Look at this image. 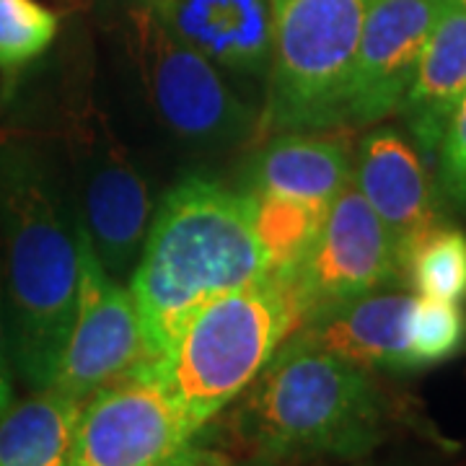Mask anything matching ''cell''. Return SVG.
<instances>
[{
	"instance_id": "obj_1",
	"label": "cell",
	"mask_w": 466,
	"mask_h": 466,
	"mask_svg": "<svg viewBox=\"0 0 466 466\" xmlns=\"http://www.w3.org/2000/svg\"><path fill=\"white\" fill-rule=\"evenodd\" d=\"M0 285L8 350L29 391L55 381L78 299V213L47 150L0 143Z\"/></svg>"
},
{
	"instance_id": "obj_2",
	"label": "cell",
	"mask_w": 466,
	"mask_h": 466,
	"mask_svg": "<svg viewBox=\"0 0 466 466\" xmlns=\"http://www.w3.org/2000/svg\"><path fill=\"white\" fill-rule=\"evenodd\" d=\"M267 278L244 192L210 177H184L150 220L127 288L150 348V366L208 300Z\"/></svg>"
},
{
	"instance_id": "obj_3",
	"label": "cell",
	"mask_w": 466,
	"mask_h": 466,
	"mask_svg": "<svg viewBox=\"0 0 466 466\" xmlns=\"http://www.w3.org/2000/svg\"><path fill=\"white\" fill-rule=\"evenodd\" d=\"M238 400L236 435L267 464L363 459L389 425V400L370 370L293 334Z\"/></svg>"
},
{
	"instance_id": "obj_4",
	"label": "cell",
	"mask_w": 466,
	"mask_h": 466,
	"mask_svg": "<svg viewBox=\"0 0 466 466\" xmlns=\"http://www.w3.org/2000/svg\"><path fill=\"white\" fill-rule=\"evenodd\" d=\"M299 319L275 278L228 290L187 319L150 370L195 431L236 401L262 373Z\"/></svg>"
},
{
	"instance_id": "obj_5",
	"label": "cell",
	"mask_w": 466,
	"mask_h": 466,
	"mask_svg": "<svg viewBox=\"0 0 466 466\" xmlns=\"http://www.w3.org/2000/svg\"><path fill=\"white\" fill-rule=\"evenodd\" d=\"M370 0H280L272 8L265 109L269 133L345 127V104Z\"/></svg>"
},
{
	"instance_id": "obj_6",
	"label": "cell",
	"mask_w": 466,
	"mask_h": 466,
	"mask_svg": "<svg viewBox=\"0 0 466 466\" xmlns=\"http://www.w3.org/2000/svg\"><path fill=\"white\" fill-rule=\"evenodd\" d=\"M125 50L153 119L184 146L223 150L251 137L257 115L231 76L137 3L127 11Z\"/></svg>"
},
{
	"instance_id": "obj_7",
	"label": "cell",
	"mask_w": 466,
	"mask_h": 466,
	"mask_svg": "<svg viewBox=\"0 0 466 466\" xmlns=\"http://www.w3.org/2000/svg\"><path fill=\"white\" fill-rule=\"evenodd\" d=\"M67 466H233L202 449L200 431L150 370L109 383L81 404Z\"/></svg>"
},
{
	"instance_id": "obj_8",
	"label": "cell",
	"mask_w": 466,
	"mask_h": 466,
	"mask_svg": "<svg viewBox=\"0 0 466 466\" xmlns=\"http://www.w3.org/2000/svg\"><path fill=\"white\" fill-rule=\"evenodd\" d=\"M150 368V348L127 283L99 265L78 220V299L50 389L84 404L91 394Z\"/></svg>"
},
{
	"instance_id": "obj_9",
	"label": "cell",
	"mask_w": 466,
	"mask_h": 466,
	"mask_svg": "<svg viewBox=\"0 0 466 466\" xmlns=\"http://www.w3.org/2000/svg\"><path fill=\"white\" fill-rule=\"evenodd\" d=\"M81 208L76 210L99 265L122 283L130 280L153 220L146 174L119 143L109 119L88 106L76 143Z\"/></svg>"
},
{
	"instance_id": "obj_10",
	"label": "cell",
	"mask_w": 466,
	"mask_h": 466,
	"mask_svg": "<svg viewBox=\"0 0 466 466\" xmlns=\"http://www.w3.org/2000/svg\"><path fill=\"white\" fill-rule=\"evenodd\" d=\"M401 280L389 233L352 179L329 205L311 249L280 278L299 327L334 303L397 288Z\"/></svg>"
},
{
	"instance_id": "obj_11",
	"label": "cell",
	"mask_w": 466,
	"mask_h": 466,
	"mask_svg": "<svg viewBox=\"0 0 466 466\" xmlns=\"http://www.w3.org/2000/svg\"><path fill=\"white\" fill-rule=\"evenodd\" d=\"M449 0H370L345 104V125L366 127L400 112L420 55Z\"/></svg>"
},
{
	"instance_id": "obj_12",
	"label": "cell",
	"mask_w": 466,
	"mask_h": 466,
	"mask_svg": "<svg viewBox=\"0 0 466 466\" xmlns=\"http://www.w3.org/2000/svg\"><path fill=\"white\" fill-rule=\"evenodd\" d=\"M352 182L389 233L394 259L407 265L438 223L435 189L415 143L397 127H373L358 143Z\"/></svg>"
},
{
	"instance_id": "obj_13",
	"label": "cell",
	"mask_w": 466,
	"mask_h": 466,
	"mask_svg": "<svg viewBox=\"0 0 466 466\" xmlns=\"http://www.w3.org/2000/svg\"><path fill=\"white\" fill-rule=\"evenodd\" d=\"M187 47L228 76L265 81L272 39L269 0H135Z\"/></svg>"
},
{
	"instance_id": "obj_14",
	"label": "cell",
	"mask_w": 466,
	"mask_h": 466,
	"mask_svg": "<svg viewBox=\"0 0 466 466\" xmlns=\"http://www.w3.org/2000/svg\"><path fill=\"white\" fill-rule=\"evenodd\" d=\"M412 303L400 290H373L306 319L293 337L370 373H410L415 370L407 339Z\"/></svg>"
},
{
	"instance_id": "obj_15",
	"label": "cell",
	"mask_w": 466,
	"mask_h": 466,
	"mask_svg": "<svg viewBox=\"0 0 466 466\" xmlns=\"http://www.w3.org/2000/svg\"><path fill=\"white\" fill-rule=\"evenodd\" d=\"M466 91V8L449 0L420 55L400 115L420 156L435 158L449 116Z\"/></svg>"
},
{
	"instance_id": "obj_16",
	"label": "cell",
	"mask_w": 466,
	"mask_h": 466,
	"mask_svg": "<svg viewBox=\"0 0 466 466\" xmlns=\"http://www.w3.org/2000/svg\"><path fill=\"white\" fill-rule=\"evenodd\" d=\"M352 179L348 143L314 133H280L251 158L244 192L329 202Z\"/></svg>"
},
{
	"instance_id": "obj_17",
	"label": "cell",
	"mask_w": 466,
	"mask_h": 466,
	"mask_svg": "<svg viewBox=\"0 0 466 466\" xmlns=\"http://www.w3.org/2000/svg\"><path fill=\"white\" fill-rule=\"evenodd\" d=\"M81 404L45 389L0 412V466H67Z\"/></svg>"
},
{
	"instance_id": "obj_18",
	"label": "cell",
	"mask_w": 466,
	"mask_h": 466,
	"mask_svg": "<svg viewBox=\"0 0 466 466\" xmlns=\"http://www.w3.org/2000/svg\"><path fill=\"white\" fill-rule=\"evenodd\" d=\"M254 236L265 251L267 278H285L317 241L329 205L288 195L244 192Z\"/></svg>"
},
{
	"instance_id": "obj_19",
	"label": "cell",
	"mask_w": 466,
	"mask_h": 466,
	"mask_svg": "<svg viewBox=\"0 0 466 466\" xmlns=\"http://www.w3.org/2000/svg\"><path fill=\"white\" fill-rule=\"evenodd\" d=\"M407 280L425 299L466 300V233L453 226H435L412 254Z\"/></svg>"
},
{
	"instance_id": "obj_20",
	"label": "cell",
	"mask_w": 466,
	"mask_h": 466,
	"mask_svg": "<svg viewBox=\"0 0 466 466\" xmlns=\"http://www.w3.org/2000/svg\"><path fill=\"white\" fill-rule=\"evenodd\" d=\"M407 339L415 370L451 360L466 345V314L461 303L425 296L415 299Z\"/></svg>"
},
{
	"instance_id": "obj_21",
	"label": "cell",
	"mask_w": 466,
	"mask_h": 466,
	"mask_svg": "<svg viewBox=\"0 0 466 466\" xmlns=\"http://www.w3.org/2000/svg\"><path fill=\"white\" fill-rule=\"evenodd\" d=\"M57 16L39 0H0V70L29 66L57 36Z\"/></svg>"
},
{
	"instance_id": "obj_22",
	"label": "cell",
	"mask_w": 466,
	"mask_h": 466,
	"mask_svg": "<svg viewBox=\"0 0 466 466\" xmlns=\"http://www.w3.org/2000/svg\"><path fill=\"white\" fill-rule=\"evenodd\" d=\"M438 161V192L453 210L466 216V91L456 101L443 130L441 146L435 150Z\"/></svg>"
},
{
	"instance_id": "obj_23",
	"label": "cell",
	"mask_w": 466,
	"mask_h": 466,
	"mask_svg": "<svg viewBox=\"0 0 466 466\" xmlns=\"http://www.w3.org/2000/svg\"><path fill=\"white\" fill-rule=\"evenodd\" d=\"M16 401V373L8 350L5 309H3V285H0V412H5Z\"/></svg>"
},
{
	"instance_id": "obj_24",
	"label": "cell",
	"mask_w": 466,
	"mask_h": 466,
	"mask_svg": "<svg viewBox=\"0 0 466 466\" xmlns=\"http://www.w3.org/2000/svg\"><path fill=\"white\" fill-rule=\"evenodd\" d=\"M456 3H459V5H464V8H466V0H456Z\"/></svg>"
},
{
	"instance_id": "obj_25",
	"label": "cell",
	"mask_w": 466,
	"mask_h": 466,
	"mask_svg": "<svg viewBox=\"0 0 466 466\" xmlns=\"http://www.w3.org/2000/svg\"><path fill=\"white\" fill-rule=\"evenodd\" d=\"M269 3H272V8H275V5H278V3H280V0H269Z\"/></svg>"
},
{
	"instance_id": "obj_26",
	"label": "cell",
	"mask_w": 466,
	"mask_h": 466,
	"mask_svg": "<svg viewBox=\"0 0 466 466\" xmlns=\"http://www.w3.org/2000/svg\"><path fill=\"white\" fill-rule=\"evenodd\" d=\"M257 466H272V464H267V461H259V464H257Z\"/></svg>"
}]
</instances>
